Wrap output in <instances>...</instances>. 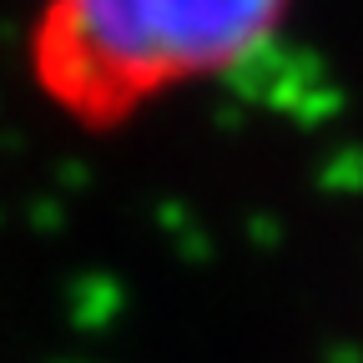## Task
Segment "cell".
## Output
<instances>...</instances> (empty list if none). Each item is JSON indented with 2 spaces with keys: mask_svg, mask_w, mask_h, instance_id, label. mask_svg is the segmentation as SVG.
Segmentation results:
<instances>
[{
  "mask_svg": "<svg viewBox=\"0 0 363 363\" xmlns=\"http://www.w3.org/2000/svg\"><path fill=\"white\" fill-rule=\"evenodd\" d=\"M288 0H45L35 76L86 121L233 71L278 30Z\"/></svg>",
  "mask_w": 363,
  "mask_h": 363,
  "instance_id": "6da1fadb",
  "label": "cell"
}]
</instances>
